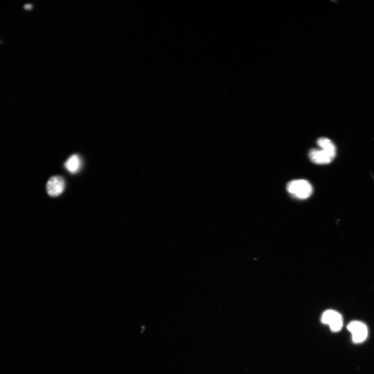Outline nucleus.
<instances>
[{
  "mask_svg": "<svg viewBox=\"0 0 374 374\" xmlns=\"http://www.w3.org/2000/svg\"><path fill=\"white\" fill-rule=\"evenodd\" d=\"M81 160L78 155H73L69 158L65 163L66 169L71 174L78 172L81 167Z\"/></svg>",
  "mask_w": 374,
  "mask_h": 374,
  "instance_id": "obj_6",
  "label": "nucleus"
},
{
  "mask_svg": "<svg viewBox=\"0 0 374 374\" xmlns=\"http://www.w3.org/2000/svg\"><path fill=\"white\" fill-rule=\"evenodd\" d=\"M347 329L352 333L353 340L355 343H361L368 337V330L366 325L360 321H355L350 322Z\"/></svg>",
  "mask_w": 374,
  "mask_h": 374,
  "instance_id": "obj_4",
  "label": "nucleus"
},
{
  "mask_svg": "<svg viewBox=\"0 0 374 374\" xmlns=\"http://www.w3.org/2000/svg\"><path fill=\"white\" fill-rule=\"evenodd\" d=\"M65 187L64 178L60 176L51 178L47 182V189L49 196L56 197L62 194Z\"/></svg>",
  "mask_w": 374,
  "mask_h": 374,
  "instance_id": "obj_5",
  "label": "nucleus"
},
{
  "mask_svg": "<svg viewBox=\"0 0 374 374\" xmlns=\"http://www.w3.org/2000/svg\"><path fill=\"white\" fill-rule=\"evenodd\" d=\"M321 321L325 324L329 325L331 331L334 332L340 331L343 325L341 315L338 312L333 310L324 312L321 318Z\"/></svg>",
  "mask_w": 374,
  "mask_h": 374,
  "instance_id": "obj_3",
  "label": "nucleus"
},
{
  "mask_svg": "<svg viewBox=\"0 0 374 374\" xmlns=\"http://www.w3.org/2000/svg\"><path fill=\"white\" fill-rule=\"evenodd\" d=\"M287 192L300 199H306L311 196L313 189L306 180L300 179L290 181L287 185Z\"/></svg>",
  "mask_w": 374,
  "mask_h": 374,
  "instance_id": "obj_1",
  "label": "nucleus"
},
{
  "mask_svg": "<svg viewBox=\"0 0 374 374\" xmlns=\"http://www.w3.org/2000/svg\"><path fill=\"white\" fill-rule=\"evenodd\" d=\"M337 149H312L309 152V157L314 163L324 165L330 163L337 156Z\"/></svg>",
  "mask_w": 374,
  "mask_h": 374,
  "instance_id": "obj_2",
  "label": "nucleus"
}]
</instances>
